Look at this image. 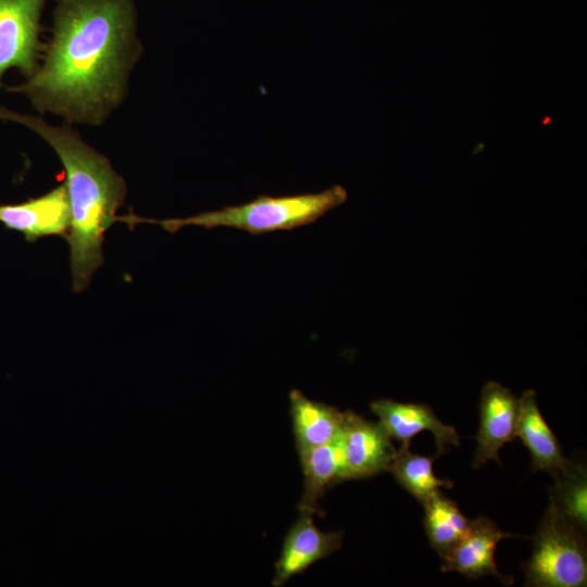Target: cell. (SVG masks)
<instances>
[{"label":"cell","instance_id":"2e32d148","mask_svg":"<svg viewBox=\"0 0 587 587\" xmlns=\"http://www.w3.org/2000/svg\"><path fill=\"white\" fill-rule=\"evenodd\" d=\"M409 447L402 445L399 450H396L387 469L402 488L423 503L441 487L453 486L452 480L438 478L433 472V463L438 454L432 457L415 454Z\"/></svg>","mask_w":587,"mask_h":587},{"label":"cell","instance_id":"8992f818","mask_svg":"<svg viewBox=\"0 0 587 587\" xmlns=\"http://www.w3.org/2000/svg\"><path fill=\"white\" fill-rule=\"evenodd\" d=\"M344 480L362 479L387 471L396 448L379 422L344 412L339 433Z\"/></svg>","mask_w":587,"mask_h":587},{"label":"cell","instance_id":"7a4b0ae2","mask_svg":"<svg viewBox=\"0 0 587 587\" xmlns=\"http://www.w3.org/2000/svg\"><path fill=\"white\" fill-rule=\"evenodd\" d=\"M0 120L18 123L40 136L59 157L65 174L73 289L80 292L103 264L105 232L115 223L127 187L109 159L85 142L68 125L54 126L42 118L0 109Z\"/></svg>","mask_w":587,"mask_h":587},{"label":"cell","instance_id":"5bb4252c","mask_svg":"<svg viewBox=\"0 0 587 587\" xmlns=\"http://www.w3.org/2000/svg\"><path fill=\"white\" fill-rule=\"evenodd\" d=\"M298 455L303 474V491L298 505L299 512L313 515L317 512L319 502L325 491L344 482L339 435L332 442Z\"/></svg>","mask_w":587,"mask_h":587},{"label":"cell","instance_id":"52a82bcc","mask_svg":"<svg viewBox=\"0 0 587 587\" xmlns=\"http://www.w3.org/2000/svg\"><path fill=\"white\" fill-rule=\"evenodd\" d=\"M71 214L65 185L24 202L0 204V223L23 234L28 242L47 236H67Z\"/></svg>","mask_w":587,"mask_h":587},{"label":"cell","instance_id":"ba28073f","mask_svg":"<svg viewBox=\"0 0 587 587\" xmlns=\"http://www.w3.org/2000/svg\"><path fill=\"white\" fill-rule=\"evenodd\" d=\"M479 413L474 469L490 460L500 464L499 450L516 437L520 399L499 383L488 382L482 391Z\"/></svg>","mask_w":587,"mask_h":587},{"label":"cell","instance_id":"5b68a950","mask_svg":"<svg viewBox=\"0 0 587 587\" xmlns=\"http://www.w3.org/2000/svg\"><path fill=\"white\" fill-rule=\"evenodd\" d=\"M47 0H0V87L9 68H17L26 78L39 67L46 50L40 24Z\"/></svg>","mask_w":587,"mask_h":587},{"label":"cell","instance_id":"4fadbf2b","mask_svg":"<svg viewBox=\"0 0 587 587\" xmlns=\"http://www.w3.org/2000/svg\"><path fill=\"white\" fill-rule=\"evenodd\" d=\"M289 402L298 454L329 444L338 437L344 412L329 404L311 400L297 389L290 391Z\"/></svg>","mask_w":587,"mask_h":587},{"label":"cell","instance_id":"6da1fadb","mask_svg":"<svg viewBox=\"0 0 587 587\" xmlns=\"http://www.w3.org/2000/svg\"><path fill=\"white\" fill-rule=\"evenodd\" d=\"M142 51L133 0H57L38 70L7 89L27 97L40 113L99 126L124 100Z\"/></svg>","mask_w":587,"mask_h":587},{"label":"cell","instance_id":"7c38bea8","mask_svg":"<svg viewBox=\"0 0 587 587\" xmlns=\"http://www.w3.org/2000/svg\"><path fill=\"white\" fill-rule=\"evenodd\" d=\"M519 437L532 455V471H546L555 477L570 471L576 462L566 459L561 445L541 415L533 389L520 398V413L516 426Z\"/></svg>","mask_w":587,"mask_h":587},{"label":"cell","instance_id":"30bf717a","mask_svg":"<svg viewBox=\"0 0 587 587\" xmlns=\"http://www.w3.org/2000/svg\"><path fill=\"white\" fill-rule=\"evenodd\" d=\"M370 407L388 435L402 445L410 446L411 439L423 430L433 433L438 455L448 451V445H460L455 428L444 424L427 404L379 399Z\"/></svg>","mask_w":587,"mask_h":587},{"label":"cell","instance_id":"277c9868","mask_svg":"<svg viewBox=\"0 0 587 587\" xmlns=\"http://www.w3.org/2000/svg\"><path fill=\"white\" fill-rule=\"evenodd\" d=\"M534 549L522 564L526 586L583 587L587 583V547L578 530L552 500L533 536Z\"/></svg>","mask_w":587,"mask_h":587},{"label":"cell","instance_id":"8fae6325","mask_svg":"<svg viewBox=\"0 0 587 587\" xmlns=\"http://www.w3.org/2000/svg\"><path fill=\"white\" fill-rule=\"evenodd\" d=\"M515 536L501 530L485 516L471 520L463 539L442 560L441 571L458 572L473 579L492 575L502 584L510 585L512 577L504 576L497 570L495 550L500 540Z\"/></svg>","mask_w":587,"mask_h":587},{"label":"cell","instance_id":"e0dca14e","mask_svg":"<svg viewBox=\"0 0 587 587\" xmlns=\"http://www.w3.org/2000/svg\"><path fill=\"white\" fill-rule=\"evenodd\" d=\"M549 499L560 512L580 532L586 530V496L587 477L583 463L575 465L565 473L558 474Z\"/></svg>","mask_w":587,"mask_h":587},{"label":"cell","instance_id":"3957f363","mask_svg":"<svg viewBox=\"0 0 587 587\" xmlns=\"http://www.w3.org/2000/svg\"><path fill=\"white\" fill-rule=\"evenodd\" d=\"M346 200V189L335 185L315 193L280 197L262 195L240 205H227L184 218L152 220L127 214L116 215L115 221L124 222L129 226L140 223L158 224L170 233H175L184 226L195 225L205 228L230 227L252 235H262L309 225Z\"/></svg>","mask_w":587,"mask_h":587},{"label":"cell","instance_id":"9c48e42d","mask_svg":"<svg viewBox=\"0 0 587 587\" xmlns=\"http://www.w3.org/2000/svg\"><path fill=\"white\" fill-rule=\"evenodd\" d=\"M313 515L300 513L288 530L272 579L273 587L284 586L291 577L303 573L313 563L337 551L342 544L341 532H322Z\"/></svg>","mask_w":587,"mask_h":587},{"label":"cell","instance_id":"9a60e30c","mask_svg":"<svg viewBox=\"0 0 587 587\" xmlns=\"http://www.w3.org/2000/svg\"><path fill=\"white\" fill-rule=\"evenodd\" d=\"M424 527L432 548L445 560L465 536L471 520L440 490L423 503Z\"/></svg>","mask_w":587,"mask_h":587}]
</instances>
